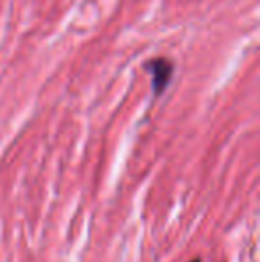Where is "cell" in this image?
<instances>
[{
    "label": "cell",
    "mask_w": 260,
    "mask_h": 262,
    "mask_svg": "<svg viewBox=\"0 0 260 262\" xmlns=\"http://www.w3.org/2000/svg\"><path fill=\"white\" fill-rule=\"evenodd\" d=\"M193 262H201L200 259H195V260H193Z\"/></svg>",
    "instance_id": "2"
},
{
    "label": "cell",
    "mask_w": 260,
    "mask_h": 262,
    "mask_svg": "<svg viewBox=\"0 0 260 262\" xmlns=\"http://www.w3.org/2000/svg\"><path fill=\"white\" fill-rule=\"evenodd\" d=\"M145 70L152 75V88L155 97H160V95L166 91V88L170 86L171 77H173V64L171 61L164 57H157L152 59L145 64Z\"/></svg>",
    "instance_id": "1"
}]
</instances>
